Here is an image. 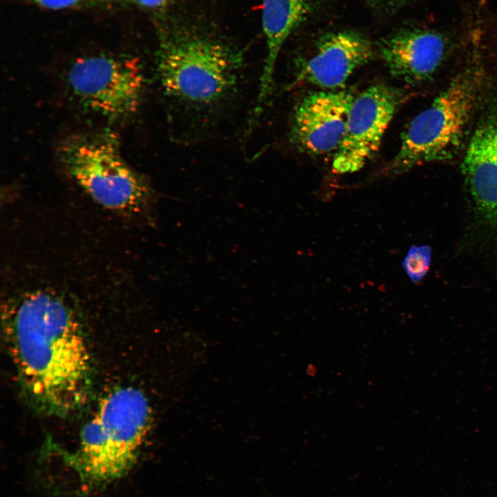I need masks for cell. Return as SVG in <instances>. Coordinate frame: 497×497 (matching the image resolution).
Here are the masks:
<instances>
[{
    "label": "cell",
    "instance_id": "obj_1",
    "mask_svg": "<svg viewBox=\"0 0 497 497\" xmlns=\"http://www.w3.org/2000/svg\"><path fill=\"white\" fill-rule=\"evenodd\" d=\"M4 333L19 382L39 412L66 417L88 403L91 359L80 315L65 295L48 289L6 304Z\"/></svg>",
    "mask_w": 497,
    "mask_h": 497
},
{
    "label": "cell",
    "instance_id": "obj_2",
    "mask_svg": "<svg viewBox=\"0 0 497 497\" xmlns=\"http://www.w3.org/2000/svg\"><path fill=\"white\" fill-rule=\"evenodd\" d=\"M151 420L148 399L139 389L125 387L107 394L81 431L77 462L84 474L96 483L126 475Z\"/></svg>",
    "mask_w": 497,
    "mask_h": 497
},
{
    "label": "cell",
    "instance_id": "obj_3",
    "mask_svg": "<svg viewBox=\"0 0 497 497\" xmlns=\"http://www.w3.org/2000/svg\"><path fill=\"white\" fill-rule=\"evenodd\" d=\"M58 157L71 178L103 207L133 217L150 210L153 189L126 162L113 132L70 135L61 142Z\"/></svg>",
    "mask_w": 497,
    "mask_h": 497
},
{
    "label": "cell",
    "instance_id": "obj_4",
    "mask_svg": "<svg viewBox=\"0 0 497 497\" xmlns=\"http://www.w3.org/2000/svg\"><path fill=\"white\" fill-rule=\"evenodd\" d=\"M240 55L211 39L179 35L164 41L157 74L165 95L195 109L214 108L235 90Z\"/></svg>",
    "mask_w": 497,
    "mask_h": 497
},
{
    "label": "cell",
    "instance_id": "obj_5",
    "mask_svg": "<svg viewBox=\"0 0 497 497\" xmlns=\"http://www.w3.org/2000/svg\"><path fill=\"white\" fill-rule=\"evenodd\" d=\"M481 77L479 67L471 64L412 119L402 134L399 150L388 171L399 174L453 154L477 101Z\"/></svg>",
    "mask_w": 497,
    "mask_h": 497
},
{
    "label": "cell",
    "instance_id": "obj_6",
    "mask_svg": "<svg viewBox=\"0 0 497 497\" xmlns=\"http://www.w3.org/2000/svg\"><path fill=\"white\" fill-rule=\"evenodd\" d=\"M66 78L68 87L81 105L108 119H128L140 106L144 78L134 57H81L71 64Z\"/></svg>",
    "mask_w": 497,
    "mask_h": 497
},
{
    "label": "cell",
    "instance_id": "obj_7",
    "mask_svg": "<svg viewBox=\"0 0 497 497\" xmlns=\"http://www.w3.org/2000/svg\"><path fill=\"white\" fill-rule=\"evenodd\" d=\"M403 92L391 86H371L356 95L350 108L343 139L333 153V170L340 174L360 170L376 155Z\"/></svg>",
    "mask_w": 497,
    "mask_h": 497
},
{
    "label": "cell",
    "instance_id": "obj_8",
    "mask_svg": "<svg viewBox=\"0 0 497 497\" xmlns=\"http://www.w3.org/2000/svg\"><path fill=\"white\" fill-rule=\"evenodd\" d=\"M353 90L309 93L295 107L290 127V142L299 150L320 155L339 148L345 134Z\"/></svg>",
    "mask_w": 497,
    "mask_h": 497
},
{
    "label": "cell",
    "instance_id": "obj_9",
    "mask_svg": "<svg viewBox=\"0 0 497 497\" xmlns=\"http://www.w3.org/2000/svg\"><path fill=\"white\" fill-rule=\"evenodd\" d=\"M372 56V45L364 36L352 31L330 33L320 39L313 56L301 61L296 78L324 89L342 88Z\"/></svg>",
    "mask_w": 497,
    "mask_h": 497
},
{
    "label": "cell",
    "instance_id": "obj_10",
    "mask_svg": "<svg viewBox=\"0 0 497 497\" xmlns=\"http://www.w3.org/2000/svg\"><path fill=\"white\" fill-rule=\"evenodd\" d=\"M447 50V41L442 35L421 29L400 31L379 44L380 55L390 74L408 84L429 78Z\"/></svg>",
    "mask_w": 497,
    "mask_h": 497
},
{
    "label": "cell",
    "instance_id": "obj_11",
    "mask_svg": "<svg viewBox=\"0 0 497 497\" xmlns=\"http://www.w3.org/2000/svg\"><path fill=\"white\" fill-rule=\"evenodd\" d=\"M462 171L480 220L497 233V117L475 130Z\"/></svg>",
    "mask_w": 497,
    "mask_h": 497
},
{
    "label": "cell",
    "instance_id": "obj_12",
    "mask_svg": "<svg viewBox=\"0 0 497 497\" xmlns=\"http://www.w3.org/2000/svg\"><path fill=\"white\" fill-rule=\"evenodd\" d=\"M309 8L310 0H262V25L267 54L255 108L257 115L272 88L279 52L291 32L304 19Z\"/></svg>",
    "mask_w": 497,
    "mask_h": 497
},
{
    "label": "cell",
    "instance_id": "obj_13",
    "mask_svg": "<svg viewBox=\"0 0 497 497\" xmlns=\"http://www.w3.org/2000/svg\"><path fill=\"white\" fill-rule=\"evenodd\" d=\"M431 260V249L427 245L411 246L402 261V267L410 280L420 282L428 272Z\"/></svg>",
    "mask_w": 497,
    "mask_h": 497
},
{
    "label": "cell",
    "instance_id": "obj_14",
    "mask_svg": "<svg viewBox=\"0 0 497 497\" xmlns=\"http://www.w3.org/2000/svg\"><path fill=\"white\" fill-rule=\"evenodd\" d=\"M35 3L43 8L59 10L72 7L84 0H31Z\"/></svg>",
    "mask_w": 497,
    "mask_h": 497
},
{
    "label": "cell",
    "instance_id": "obj_15",
    "mask_svg": "<svg viewBox=\"0 0 497 497\" xmlns=\"http://www.w3.org/2000/svg\"><path fill=\"white\" fill-rule=\"evenodd\" d=\"M136 3L148 8H160L164 7L168 0H133Z\"/></svg>",
    "mask_w": 497,
    "mask_h": 497
},
{
    "label": "cell",
    "instance_id": "obj_16",
    "mask_svg": "<svg viewBox=\"0 0 497 497\" xmlns=\"http://www.w3.org/2000/svg\"><path fill=\"white\" fill-rule=\"evenodd\" d=\"M378 1H383V2L392 3V2H396V1H401V0H378Z\"/></svg>",
    "mask_w": 497,
    "mask_h": 497
}]
</instances>
